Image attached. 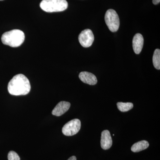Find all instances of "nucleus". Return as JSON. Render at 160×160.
Returning a JSON list of instances; mask_svg holds the SVG:
<instances>
[{"instance_id": "ddd939ff", "label": "nucleus", "mask_w": 160, "mask_h": 160, "mask_svg": "<svg viewBox=\"0 0 160 160\" xmlns=\"http://www.w3.org/2000/svg\"><path fill=\"white\" fill-rule=\"evenodd\" d=\"M117 105L119 110L122 112L129 111L133 107V104L131 102L124 103L120 102H118Z\"/></svg>"}, {"instance_id": "39448f33", "label": "nucleus", "mask_w": 160, "mask_h": 160, "mask_svg": "<svg viewBox=\"0 0 160 160\" xmlns=\"http://www.w3.org/2000/svg\"><path fill=\"white\" fill-rule=\"evenodd\" d=\"M81 127V121L74 119L69 121L63 126L62 131L63 134L67 136L74 135L79 131Z\"/></svg>"}, {"instance_id": "2eb2a0df", "label": "nucleus", "mask_w": 160, "mask_h": 160, "mask_svg": "<svg viewBox=\"0 0 160 160\" xmlns=\"http://www.w3.org/2000/svg\"><path fill=\"white\" fill-rule=\"evenodd\" d=\"M160 0H152V3L154 5H157L160 3Z\"/></svg>"}, {"instance_id": "9d476101", "label": "nucleus", "mask_w": 160, "mask_h": 160, "mask_svg": "<svg viewBox=\"0 0 160 160\" xmlns=\"http://www.w3.org/2000/svg\"><path fill=\"white\" fill-rule=\"evenodd\" d=\"M144 44V38L142 35L140 33L135 35L132 39V48L135 53L139 54L142 51Z\"/></svg>"}, {"instance_id": "20e7f679", "label": "nucleus", "mask_w": 160, "mask_h": 160, "mask_svg": "<svg viewBox=\"0 0 160 160\" xmlns=\"http://www.w3.org/2000/svg\"><path fill=\"white\" fill-rule=\"evenodd\" d=\"M105 22L109 30L115 32L118 30L120 26V20L116 12L112 9H108L105 16Z\"/></svg>"}, {"instance_id": "6e6552de", "label": "nucleus", "mask_w": 160, "mask_h": 160, "mask_svg": "<svg viewBox=\"0 0 160 160\" xmlns=\"http://www.w3.org/2000/svg\"><path fill=\"white\" fill-rule=\"evenodd\" d=\"M112 139L109 130H104L101 136V147L104 150L109 149L112 146Z\"/></svg>"}, {"instance_id": "0eeeda50", "label": "nucleus", "mask_w": 160, "mask_h": 160, "mask_svg": "<svg viewBox=\"0 0 160 160\" xmlns=\"http://www.w3.org/2000/svg\"><path fill=\"white\" fill-rule=\"evenodd\" d=\"M70 103L69 102L62 101L58 103L52 112L53 115L60 116L64 114L69 110L70 107Z\"/></svg>"}, {"instance_id": "9b49d317", "label": "nucleus", "mask_w": 160, "mask_h": 160, "mask_svg": "<svg viewBox=\"0 0 160 160\" xmlns=\"http://www.w3.org/2000/svg\"><path fill=\"white\" fill-rule=\"evenodd\" d=\"M149 146V143L145 140L140 141L135 143L131 147L132 151L134 152H139L148 148Z\"/></svg>"}, {"instance_id": "f3484780", "label": "nucleus", "mask_w": 160, "mask_h": 160, "mask_svg": "<svg viewBox=\"0 0 160 160\" xmlns=\"http://www.w3.org/2000/svg\"><path fill=\"white\" fill-rule=\"evenodd\" d=\"M0 1H2V0H0Z\"/></svg>"}, {"instance_id": "4468645a", "label": "nucleus", "mask_w": 160, "mask_h": 160, "mask_svg": "<svg viewBox=\"0 0 160 160\" xmlns=\"http://www.w3.org/2000/svg\"><path fill=\"white\" fill-rule=\"evenodd\" d=\"M8 160H20L18 155L15 152L10 151L8 155Z\"/></svg>"}, {"instance_id": "dca6fc26", "label": "nucleus", "mask_w": 160, "mask_h": 160, "mask_svg": "<svg viewBox=\"0 0 160 160\" xmlns=\"http://www.w3.org/2000/svg\"><path fill=\"white\" fill-rule=\"evenodd\" d=\"M67 160H77V158L75 156H72L70 158H69Z\"/></svg>"}, {"instance_id": "f8f14e48", "label": "nucleus", "mask_w": 160, "mask_h": 160, "mask_svg": "<svg viewBox=\"0 0 160 160\" xmlns=\"http://www.w3.org/2000/svg\"><path fill=\"white\" fill-rule=\"evenodd\" d=\"M152 62L153 66L156 69L159 70L160 69V50L156 49L154 51L152 57Z\"/></svg>"}, {"instance_id": "423d86ee", "label": "nucleus", "mask_w": 160, "mask_h": 160, "mask_svg": "<svg viewBox=\"0 0 160 160\" xmlns=\"http://www.w3.org/2000/svg\"><path fill=\"white\" fill-rule=\"evenodd\" d=\"M81 45L85 48H88L92 45L94 40L92 32L89 29H86L81 32L78 37Z\"/></svg>"}, {"instance_id": "7ed1b4c3", "label": "nucleus", "mask_w": 160, "mask_h": 160, "mask_svg": "<svg viewBox=\"0 0 160 160\" xmlns=\"http://www.w3.org/2000/svg\"><path fill=\"white\" fill-rule=\"evenodd\" d=\"M40 6L46 12H58L66 10L68 4L66 0H42Z\"/></svg>"}, {"instance_id": "1a4fd4ad", "label": "nucleus", "mask_w": 160, "mask_h": 160, "mask_svg": "<svg viewBox=\"0 0 160 160\" xmlns=\"http://www.w3.org/2000/svg\"><path fill=\"white\" fill-rule=\"evenodd\" d=\"M79 78L83 82L89 85H95L97 83L98 80L96 77L91 72H82L79 75Z\"/></svg>"}, {"instance_id": "f257e3e1", "label": "nucleus", "mask_w": 160, "mask_h": 160, "mask_svg": "<svg viewBox=\"0 0 160 160\" xmlns=\"http://www.w3.org/2000/svg\"><path fill=\"white\" fill-rule=\"evenodd\" d=\"M31 89L29 79L22 74L16 75L10 80L8 85V90L12 95H26Z\"/></svg>"}, {"instance_id": "f03ea898", "label": "nucleus", "mask_w": 160, "mask_h": 160, "mask_svg": "<svg viewBox=\"0 0 160 160\" xmlns=\"http://www.w3.org/2000/svg\"><path fill=\"white\" fill-rule=\"evenodd\" d=\"M25 34L19 29H13L6 32L2 35V42L12 47H19L25 40Z\"/></svg>"}]
</instances>
